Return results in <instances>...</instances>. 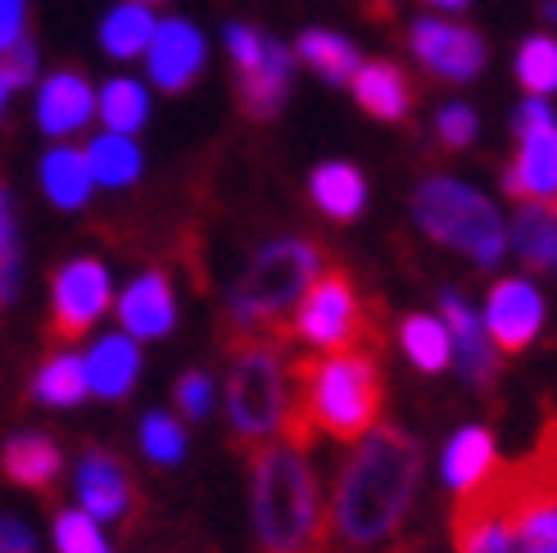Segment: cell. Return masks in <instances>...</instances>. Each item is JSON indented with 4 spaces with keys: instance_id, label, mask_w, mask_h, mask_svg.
I'll use <instances>...</instances> for the list:
<instances>
[{
    "instance_id": "obj_3",
    "label": "cell",
    "mask_w": 557,
    "mask_h": 553,
    "mask_svg": "<svg viewBox=\"0 0 557 553\" xmlns=\"http://www.w3.org/2000/svg\"><path fill=\"white\" fill-rule=\"evenodd\" d=\"M249 481L263 553H331V521L309 450L263 440L249 450Z\"/></svg>"
},
{
    "instance_id": "obj_4",
    "label": "cell",
    "mask_w": 557,
    "mask_h": 553,
    "mask_svg": "<svg viewBox=\"0 0 557 553\" xmlns=\"http://www.w3.org/2000/svg\"><path fill=\"white\" fill-rule=\"evenodd\" d=\"M326 272L322 250L313 241H272L249 259V268L236 276L232 299H227V322H232V341L236 336H272L286 341L290 336V314L304 299L318 276Z\"/></svg>"
},
{
    "instance_id": "obj_39",
    "label": "cell",
    "mask_w": 557,
    "mask_h": 553,
    "mask_svg": "<svg viewBox=\"0 0 557 553\" xmlns=\"http://www.w3.org/2000/svg\"><path fill=\"white\" fill-rule=\"evenodd\" d=\"M177 408L186 413V418H209V408H213V381L205 372H186L177 381Z\"/></svg>"
},
{
    "instance_id": "obj_25",
    "label": "cell",
    "mask_w": 557,
    "mask_h": 553,
    "mask_svg": "<svg viewBox=\"0 0 557 553\" xmlns=\"http://www.w3.org/2000/svg\"><path fill=\"white\" fill-rule=\"evenodd\" d=\"M154 14L150 5H136V0H123L100 19V50L109 60H141L150 37H154Z\"/></svg>"
},
{
    "instance_id": "obj_9",
    "label": "cell",
    "mask_w": 557,
    "mask_h": 553,
    "mask_svg": "<svg viewBox=\"0 0 557 553\" xmlns=\"http://www.w3.org/2000/svg\"><path fill=\"white\" fill-rule=\"evenodd\" d=\"M517 163L508 169L504 186L508 196L521 200H535V205H553V191H557V123H553V109L544 100H521L517 109Z\"/></svg>"
},
{
    "instance_id": "obj_16",
    "label": "cell",
    "mask_w": 557,
    "mask_h": 553,
    "mask_svg": "<svg viewBox=\"0 0 557 553\" xmlns=\"http://www.w3.org/2000/svg\"><path fill=\"white\" fill-rule=\"evenodd\" d=\"M77 500H82V513L91 521H119L136 508V490H132V477L127 467L114 458V454H87L77 467Z\"/></svg>"
},
{
    "instance_id": "obj_8",
    "label": "cell",
    "mask_w": 557,
    "mask_h": 553,
    "mask_svg": "<svg viewBox=\"0 0 557 553\" xmlns=\"http://www.w3.org/2000/svg\"><path fill=\"white\" fill-rule=\"evenodd\" d=\"M508 517L517 553H557V500H553V422L540 445L508 463Z\"/></svg>"
},
{
    "instance_id": "obj_32",
    "label": "cell",
    "mask_w": 557,
    "mask_h": 553,
    "mask_svg": "<svg viewBox=\"0 0 557 553\" xmlns=\"http://www.w3.org/2000/svg\"><path fill=\"white\" fill-rule=\"evenodd\" d=\"M33 395L41 404H54V408H69V404H82L87 400V377H82V358L77 354H54L41 364L37 381H33Z\"/></svg>"
},
{
    "instance_id": "obj_20",
    "label": "cell",
    "mask_w": 557,
    "mask_h": 553,
    "mask_svg": "<svg viewBox=\"0 0 557 553\" xmlns=\"http://www.w3.org/2000/svg\"><path fill=\"white\" fill-rule=\"evenodd\" d=\"M136 372H141V354H136L132 336H104L82 358L87 395H100V400H123L136 385Z\"/></svg>"
},
{
    "instance_id": "obj_31",
    "label": "cell",
    "mask_w": 557,
    "mask_h": 553,
    "mask_svg": "<svg viewBox=\"0 0 557 553\" xmlns=\"http://www.w3.org/2000/svg\"><path fill=\"white\" fill-rule=\"evenodd\" d=\"M399 341H404V354L412 358L417 372H440L449 364V331L431 314H408L399 322Z\"/></svg>"
},
{
    "instance_id": "obj_2",
    "label": "cell",
    "mask_w": 557,
    "mask_h": 553,
    "mask_svg": "<svg viewBox=\"0 0 557 553\" xmlns=\"http://www.w3.org/2000/svg\"><path fill=\"white\" fill-rule=\"evenodd\" d=\"M290 418L286 445L309 450L318 435L341 445L363 440L385 408V377L376 349H345V354H313L290 364Z\"/></svg>"
},
{
    "instance_id": "obj_42",
    "label": "cell",
    "mask_w": 557,
    "mask_h": 553,
    "mask_svg": "<svg viewBox=\"0 0 557 553\" xmlns=\"http://www.w3.org/2000/svg\"><path fill=\"white\" fill-rule=\"evenodd\" d=\"M426 5H435L440 14H458V10H467L471 0H426Z\"/></svg>"
},
{
    "instance_id": "obj_1",
    "label": "cell",
    "mask_w": 557,
    "mask_h": 553,
    "mask_svg": "<svg viewBox=\"0 0 557 553\" xmlns=\"http://www.w3.org/2000/svg\"><path fill=\"white\" fill-rule=\"evenodd\" d=\"M345 458L336 494H331V553H376L389 544L412 513L417 486H422V445L399 431L376 422L363 440H354Z\"/></svg>"
},
{
    "instance_id": "obj_24",
    "label": "cell",
    "mask_w": 557,
    "mask_h": 553,
    "mask_svg": "<svg viewBox=\"0 0 557 553\" xmlns=\"http://www.w3.org/2000/svg\"><path fill=\"white\" fill-rule=\"evenodd\" d=\"M494 435L485 427H462L454 440H449V450H444V481H449L454 494H467V490H476L490 472H494Z\"/></svg>"
},
{
    "instance_id": "obj_38",
    "label": "cell",
    "mask_w": 557,
    "mask_h": 553,
    "mask_svg": "<svg viewBox=\"0 0 557 553\" xmlns=\"http://www.w3.org/2000/svg\"><path fill=\"white\" fill-rule=\"evenodd\" d=\"M263 50H268V33H259V27H249V23H232L227 27V54H232V64L240 73L255 69L263 60Z\"/></svg>"
},
{
    "instance_id": "obj_29",
    "label": "cell",
    "mask_w": 557,
    "mask_h": 553,
    "mask_svg": "<svg viewBox=\"0 0 557 553\" xmlns=\"http://www.w3.org/2000/svg\"><path fill=\"white\" fill-rule=\"evenodd\" d=\"M82 159H87V173L96 186H132L141 177V150H136L132 136H119V132H100L82 150Z\"/></svg>"
},
{
    "instance_id": "obj_43",
    "label": "cell",
    "mask_w": 557,
    "mask_h": 553,
    "mask_svg": "<svg viewBox=\"0 0 557 553\" xmlns=\"http://www.w3.org/2000/svg\"><path fill=\"white\" fill-rule=\"evenodd\" d=\"M136 5H154V0H136Z\"/></svg>"
},
{
    "instance_id": "obj_15",
    "label": "cell",
    "mask_w": 557,
    "mask_h": 553,
    "mask_svg": "<svg viewBox=\"0 0 557 553\" xmlns=\"http://www.w3.org/2000/svg\"><path fill=\"white\" fill-rule=\"evenodd\" d=\"M91 119H96V87L82 73L60 69L37 87V127L50 142H64V136L82 132Z\"/></svg>"
},
{
    "instance_id": "obj_21",
    "label": "cell",
    "mask_w": 557,
    "mask_h": 553,
    "mask_svg": "<svg viewBox=\"0 0 557 553\" xmlns=\"http://www.w3.org/2000/svg\"><path fill=\"white\" fill-rule=\"evenodd\" d=\"M349 87H354V100L363 105L372 119H381V123H399L408 109H412L408 77L395 64H385V60L358 64V73L349 77Z\"/></svg>"
},
{
    "instance_id": "obj_12",
    "label": "cell",
    "mask_w": 557,
    "mask_h": 553,
    "mask_svg": "<svg viewBox=\"0 0 557 553\" xmlns=\"http://www.w3.org/2000/svg\"><path fill=\"white\" fill-rule=\"evenodd\" d=\"M481 327H485V336H490L494 349L521 354L544 327V295L525 282V276H504V282L490 286Z\"/></svg>"
},
{
    "instance_id": "obj_23",
    "label": "cell",
    "mask_w": 557,
    "mask_h": 553,
    "mask_svg": "<svg viewBox=\"0 0 557 553\" xmlns=\"http://www.w3.org/2000/svg\"><path fill=\"white\" fill-rule=\"evenodd\" d=\"M64 472V458L54 450V440L41 431H23L5 440V477L23 490H50Z\"/></svg>"
},
{
    "instance_id": "obj_6",
    "label": "cell",
    "mask_w": 557,
    "mask_h": 553,
    "mask_svg": "<svg viewBox=\"0 0 557 553\" xmlns=\"http://www.w3.org/2000/svg\"><path fill=\"white\" fill-rule=\"evenodd\" d=\"M412 218L431 241L454 245L481 268H494L508 250V228L476 186L458 177H426L412 196Z\"/></svg>"
},
{
    "instance_id": "obj_26",
    "label": "cell",
    "mask_w": 557,
    "mask_h": 553,
    "mask_svg": "<svg viewBox=\"0 0 557 553\" xmlns=\"http://www.w3.org/2000/svg\"><path fill=\"white\" fill-rule=\"evenodd\" d=\"M91 173H87V159L73 146H54L41 159V191L50 196L54 209H82L91 200Z\"/></svg>"
},
{
    "instance_id": "obj_30",
    "label": "cell",
    "mask_w": 557,
    "mask_h": 553,
    "mask_svg": "<svg viewBox=\"0 0 557 553\" xmlns=\"http://www.w3.org/2000/svg\"><path fill=\"white\" fill-rule=\"evenodd\" d=\"M295 54L304 64H309L318 77H326L331 87H341V82H349L354 73H358V50H354V41L349 37H341V33H326V27H309V33L299 37V46H295Z\"/></svg>"
},
{
    "instance_id": "obj_11",
    "label": "cell",
    "mask_w": 557,
    "mask_h": 553,
    "mask_svg": "<svg viewBox=\"0 0 557 553\" xmlns=\"http://www.w3.org/2000/svg\"><path fill=\"white\" fill-rule=\"evenodd\" d=\"M114 299V282L100 259H69L50 282V331L60 341L87 336L91 322L109 309Z\"/></svg>"
},
{
    "instance_id": "obj_10",
    "label": "cell",
    "mask_w": 557,
    "mask_h": 553,
    "mask_svg": "<svg viewBox=\"0 0 557 553\" xmlns=\"http://www.w3.org/2000/svg\"><path fill=\"white\" fill-rule=\"evenodd\" d=\"M454 549L458 553H512V517H508V463H494V472L458 494L454 504Z\"/></svg>"
},
{
    "instance_id": "obj_34",
    "label": "cell",
    "mask_w": 557,
    "mask_h": 553,
    "mask_svg": "<svg viewBox=\"0 0 557 553\" xmlns=\"http://www.w3.org/2000/svg\"><path fill=\"white\" fill-rule=\"evenodd\" d=\"M141 450L154 463H163V467L182 463L186 458V431H182V422L169 418V413H150L146 427H141Z\"/></svg>"
},
{
    "instance_id": "obj_17",
    "label": "cell",
    "mask_w": 557,
    "mask_h": 553,
    "mask_svg": "<svg viewBox=\"0 0 557 553\" xmlns=\"http://www.w3.org/2000/svg\"><path fill=\"white\" fill-rule=\"evenodd\" d=\"M440 304H444V331H449V364H458V372L471 385H490L498 377V354L485 336V327L462 304L458 291H444Z\"/></svg>"
},
{
    "instance_id": "obj_7",
    "label": "cell",
    "mask_w": 557,
    "mask_h": 553,
    "mask_svg": "<svg viewBox=\"0 0 557 553\" xmlns=\"http://www.w3.org/2000/svg\"><path fill=\"white\" fill-rule=\"evenodd\" d=\"M290 336L309 341L322 354H345V349H368L376 345V322L368 318L358 286L345 272H322L318 282L304 291L299 309L290 314Z\"/></svg>"
},
{
    "instance_id": "obj_36",
    "label": "cell",
    "mask_w": 557,
    "mask_h": 553,
    "mask_svg": "<svg viewBox=\"0 0 557 553\" xmlns=\"http://www.w3.org/2000/svg\"><path fill=\"white\" fill-rule=\"evenodd\" d=\"M54 544H60V553H109L100 527L87 513H60L54 517Z\"/></svg>"
},
{
    "instance_id": "obj_27",
    "label": "cell",
    "mask_w": 557,
    "mask_h": 553,
    "mask_svg": "<svg viewBox=\"0 0 557 553\" xmlns=\"http://www.w3.org/2000/svg\"><path fill=\"white\" fill-rule=\"evenodd\" d=\"M96 114H100L104 132L136 136L150 123V91L136 77H109L96 91Z\"/></svg>"
},
{
    "instance_id": "obj_18",
    "label": "cell",
    "mask_w": 557,
    "mask_h": 553,
    "mask_svg": "<svg viewBox=\"0 0 557 553\" xmlns=\"http://www.w3.org/2000/svg\"><path fill=\"white\" fill-rule=\"evenodd\" d=\"M119 322L127 336L136 341H159L169 336L177 322V299H173V282L163 272H141L136 282L119 295Z\"/></svg>"
},
{
    "instance_id": "obj_33",
    "label": "cell",
    "mask_w": 557,
    "mask_h": 553,
    "mask_svg": "<svg viewBox=\"0 0 557 553\" xmlns=\"http://www.w3.org/2000/svg\"><path fill=\"white\" fill-rule=\"evenodd\" d=\"M517 82L525 87V96H553L557 87V41L553 37H525L517 50Z\"/></svg>"
},
{
    "instance_id": "obj_22",
    "label": "cell",
    "mask_w": 557,
    "mask_h": 553,
    "mask_svg": "<svg viewBox=\"0 0 557 553\" xmlns=\"http://www.w3.org/2000/svg\"><path fill=\"white\" fill-rule=\"evenodd\" d=\"M309 196L326 218H336V223H354V218L363 213V205H368V177L358 173L354 163L331 159V163H318L313 169Z\"/></svg>"
},
{
    "instance_id": "obj_28",
    "label": "cell",
    "mask_w": 557,
    "mask_h": 553,
    "mask_svg": "<svg viewBox=\"0 0 557 553\" xmlns=\"http://www.w3.org/2000/svg\"><path fill=\"white\" fill-rule=\"evenodd\" d=\"M512 250L531 272H548L557 259V223H553V205L525 200L521 213L512 218Z\"/></svg>"
},
{
    "instance_id": "obj_40",
    "label": "cell",
    "mask_w": 557,
    "mask_h": 553,
    "mask_svg": "<svg viewBox=\"0 0 557 553\" xmlns=\"http://www.w3.org/2000/svg\"><path fill=\"white\" fill-rule=\"evenodd\" d=\"M27 37V0H0V54Z\"/></svg>"
},
{
    "instance_id": "obj_41",
    "label": "cell",
    "mask_w": 557,
    "mask_h": 553,
    "mask_svg": "<svg viewBox=\"0 0 557 553\" xmlns=\"http://www.w3.org/2000/svg\"><path fill=\"white\" fill-rule=\"evenodd\" d=\"M14 250V218H10V191L0 186V255Z\"/></svg>"
},
{
    "instance_id": "obj_35",
    "label": "cell",
    "mask_w": 557,
    "mask_h": 553,
    "mask_svg": "<svg viewBox=\"0 0 557 553\" xmlns=\"http://www.w3.org/2000/svg\"><path fill=\"white\" fill-rule=\"evenodd\" d=\"M33 82H37V50L23 37L14 50L0 54V119H5V109H10V96L33 87Z\"/></svg>"
},
{
    "instance_id": "obj_19",
    "label": "cell",
    "mask_w": 557,
    "mask_h": 553,
    "mask_svg": "<svg viewBox=\"0 0 557 553\" xmlns=\"http://www.w3.org/2000/svg\"><path fill=\"white\" fill-rule=\"evenodd\" d=\"M290 82H295V50H286L282 41L268 37L263 60L240 73V105L249 119H276L282 105L290 96Z\"/></svg>"
},
{
    "instance_id": "obj_13",
    "label": "cell",
    "mask_w": 557,
    "mask_h": 553,
    "mask_svg": "<svg viewBox=\"0 0 557 553\" xmlns=\"http://www.w3.org/2000/svg\"><path fill=\"white\" fill-rule=\"evenodd\" d=\"M412 54L444 82H471L485 69V41L462 23L449 19H417L412 23Z\"/></svg>"
},
{
    "instance_id": "obj_37",
    "label": "cell",
    "mask_w": 557,
    "mask_h": 553,
    "mask_svg": "<svg viewBox=\"0 0 557 553\" xmlns=\"http://www.w3.org/2000/svg\"><path fill=\"white\" fill-rule=\"evenodd\" d=\"M435 132H440V142L449 146V150H462L476 142V132H481V119H476V109L454 100V105H444L440 109V119H435Z\"/></svg>"
},
{
    "instance_id": "obj_5",
    "label": "cell",
    "mask_w": 557,
    "mask_h": 553,
    "mask_svg": "<svg viewBox=\"0 0 557 553\" xmlns=\"http://www.w3.org/2000/svg\"><path fill=\"white\" fill-rule=\"evenodd\" d=\"M227 418L240 450H255L290 418V354L286 341L236 336L227 349Z\"/></svg>"
},
{
    "instance_id": "obj_14",
    "label": "cell",
    "mask_w": 557,
    "mask_h": 553,
    "mask_svg": "<svg viewBox=\"0 0 557 553\" xmlns=\"http://www.w3.org/2000/svg\"><path fill=\"white\" fill-rule=\"evenodd\" d=\"M209 41L190 19H159L146 46V69L159 91H186L205 73Z\"/></svg>"
}]
</instances>
